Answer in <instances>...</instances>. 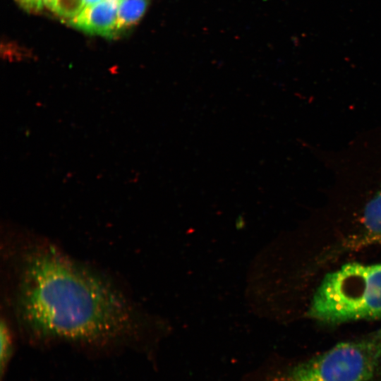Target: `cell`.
Returning a JSON list of instances; mask_svg holds the SVG:
<instances>
[{
	"label": "cell",
	"mask_w": 381,
	"mask_h": 381,
	"mask_svg": "<svg viewBox=\"0 0 381 381\" xmlns=\"http://www.w3.org/2000/svg\"><path fill=\"white\" fill-rule=\"evenodd\" d=\"M17 253L13 304L31 340L103 347L141 333L133 305L105 277L49 243H28Z\"/></svg>",
	"instance_id": "cell-1"
},
{
	"label": "cell",
	"mask_w": 381,
	"mask_h": 381,
	"mask_svg": "<svg viewBox=\"0 0 381 381\" xmlns=\"http://www.w3.org/2000/svg\"><path fill=\"white\" fill-rule=\"evenodd\" d=\"M308 315L325 324L381 318V263L349 262L326 274Z\"/></svg>",
	"instance_id": "cell-2"
},
{
	"label": "cell",
	"mask_w": 381,
	"mask_h": 381,
	"mask_svg": "<svg viewBox=\"0 0 381 381\" xmlns=\"http://www.w3.org/2000/svg\"><path fill=\"white\" fill-rule=\"evenodd\" d=\"M380 371L381 328L304 361L279 368L264 365L243 381H373Z\"/></svg>",
	"instance_id": "cell-3"
},
{
	"label": "cell",
	"mask_w": 381,
	"mask_h": 381,
	"mask_svg": "<svg viewBox=\"0 0 381 381\" xmlns=\"http://www.w3.org/2000/svg\"><path fill=\"white\" fill-rule=\"evenodd\" d=\"M118 1L102 0L92 6H86L75 17L69 20L70 24L86 33L106 37L117 35L116 23Z\"/></svg>",
	"instance_id": "cell-4"
},
{
	"label": "cell",
	"mask_w": 381,
	"mask_h": 381,
	"mask_svg": "<svg viewBox=\"0 0 381 381\" xmlns=\"http://www.w3.org/2000/svg\"><path fill=\"white\" fill-rule=\"evenodd\" d=\"M149 0H122L118 7L117 34L137 24L144 16Z\"/></svg>",
	"instance_id": "cell-5"
},
{
	"label": "cell",
	"mask_w": 381,
	"mask_h": 381,
	"mask_svg": "<svg viewBox=\"0 0 381 381\" xmlns=\"http://www.w3.org/2000/svg\"><path fill=\"white\" fill-rule=\"evenodd\" d=\"M362 219L368 234L372 238L381 241V181L375 193L365 203Z\"/></svg>",
	"instance_id": "cell-6"
},
{
	"label": "cell",
	"mask_w": 381,
	"mask_h": 381,
	"mask_svg": "<svg viewBox=\"0 0 381 381\" xmlns=\"http://www.w3.org/2000/svg\"><path fill=\"white\" fill-rule=\"evenodd\" d=\"M0 374L4 379L14 351L13 334L8 322L1 320L0 325Z\"/></svg>",
	"instance_id": "cell-7"
},
{
	"label": "cell",
	"mask_w": 381,
	"mask_h": 381,
	"mask_svg": "<svg viewBox=\"0 0 381 381\" xmlns=\"http://www.w3.org/2000/svg\"><path fill=\"white\" fill-rule=\"evenodd\" d=\"M85 7L83 0H54L49 8L59 16L71 20Z\"/></svg>",
	"instance_id": "cell-8"
},
{
	"label": "cell",
	"mask_w": 381,
	"mask_h": 381,
	"mask_svg": "<svg viewBox=\"0 0 381 381\" xmlns=\"http://www.w3.org/2000/svg\"><path fill=\"white\" fill-rule=\"evenodd\" d=\"M25 8L29 11H39L42 7V0H17Z\"/></svg>",
	"instance_id": "cell-9"
},
{
	"label": "cell",
	"mask_w": 381,
	"mask_h": 381,
	"mask_svg": "<svg viewBox=\"0 0 381 381\" xmlns=\"http://www.w3.org/2000/svg\"><path fill=\"white\" fill-rule=\"evenodd\" d=\"M84 1V3H85V7L86 6H92V5H94L95 4H97L100 1H102V0H83Z\"/></svg>",
	"instance_id": "cell-10"
},
{
	"label": "cell",
	"mask_w": 381,
	"mask_h": 381,
	"mask_svg": "<svg viewBox=\"0 0 381 381\" xmlns=\"http://www.w3.org/2000/svg\"><path fill=\"white\" fill-rule=\"evenodd\" d=\"M44 4L49 7L50 8V6H52L53 1L54 0H43Z\"/></svg>",
	"instance_id": "cell-11"
},
{
	"label": "cell",
	"mask_w": 381,
	"mask_h": 381,
	"mask_svg": "<svg viewBox=\"0 0 381 381\" xmlns=\"http://www.w3.org/2000/svg\"><path fill=\"white\" fill-rule=\"evenodd\" d=\"M116 1H117L118 2H119V1L121 2L122 0H116Z\"/></svg>",
	"instance_id": "cell-12"
}]
</instances>
